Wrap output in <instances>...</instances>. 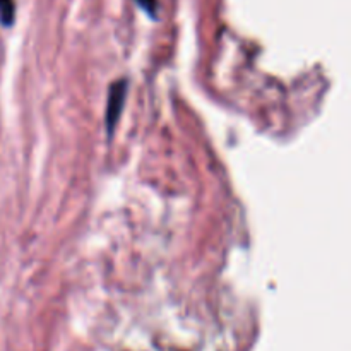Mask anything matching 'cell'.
<instances>
[{
    "label": "cell",
    "instance_id": "7a4b0ae2",
    "mask_svg": "<svg viewBox=\"0 0 351 351\" xmlns=\"http://www.w3.org/2000/svg\"><path fill=\"white\" fill-rule=\"evenodd\" d=\"M14 14H16V7L12 0H0V24L2 26H12Z\"/></svg>",
    "mask_w": 351,
    "mask_h": 351
},
{
    "label": "cell",
    "instance_id": "3957f363",
    "mask_svg": "<svg viewBox=\"0 0 351 351\" xmlns=\"http://www.w3.org/2000/svg\"><path fill=\"white\" fill-rule=\"evenodd\" d=\"M137 3L144 12L149 14L151 17H156V0H137Z\"/></svg>",
    "mask_w": 351,
    "mask_h": 351
},
{
    "label": "cell",
    "instance_id": "6da1fadb",
    "mask_svg": "<svg viewBox=\"0 0 351 351\" xmlns=\"http://www.w3.org/2000/svg\"><path fill=\"white\" fill-rule=\"evenodd\" d=\"M127 91H129V82L125 79H120L115 84L110 88L108 99H106V132L110 137H113L115 132V127L119 123L120 117H122L123 106H125L127 99Z\"/></svg>",
    "mask_w": 351,
    "mask_h": 351
}]
</instances>
